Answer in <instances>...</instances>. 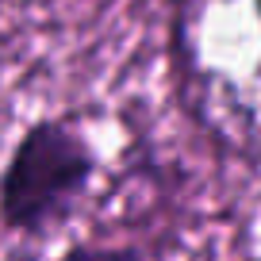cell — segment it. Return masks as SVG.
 <instances>
[{"mask_svg": "<svg viewBox=\"0 0 261 261\" xmlns=\"http://www.w3.org/2000/svg\"><path fill=\"white\" fill-rule=\"evenodd\" d=\"M100 158L77 123L35 119L0 169V227L23 242H46L77 215Z\"/></svg>", "mask_w": 261, "mask_h": 261, "instance_id": "6da1fadb", "label": "cell"}, {"mask_svg": "<svg viewBox=\"0 0 261 261\" xmlns=\"http://www.w3.org/2000/svg\"><path fill=\"white\" fill-rule=\"evenodd\" d=\"M58 261H162V253H158V246H139V242H119V246L77 242Z\"/></svg>", "mask_w": 261, "mask_h": 261, "instance_id": "7a4b0ae2", "label": "cell"}, {"mask_svg": "<svg viewBox=\"0 0 261 261\" xmlns=\"http://www.w3.org/2000/svg\"><path fill=\"white\" fill-rule=\"evenodd\" d=\"M253 12H257V23H261V0H253Z\"/></svg>", "mask_w": 261, "mask_h": 261, "instance_id": "3957f363", "label": "cell"}]
</instances>
